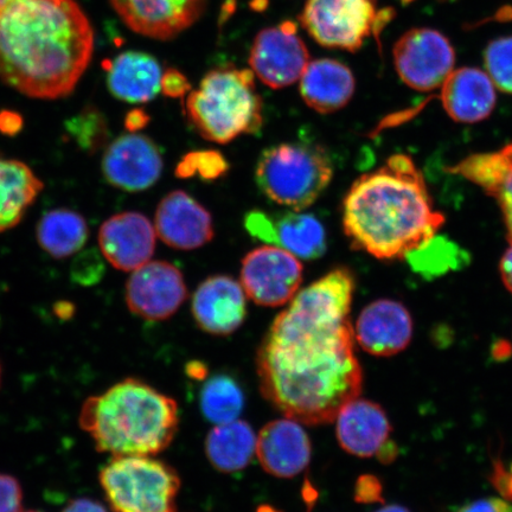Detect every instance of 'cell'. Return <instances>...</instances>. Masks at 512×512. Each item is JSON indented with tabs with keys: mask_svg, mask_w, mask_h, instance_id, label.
<instances>
[{
	"mask_svg": "<svg viewBox=\"0 0 512 512\" xmlns=\"http://www.w3.org/2000/svg\"><path fill=\"white\" fill-rule=\"evenodd\" d=\"M499 271H501L504 286L512 293V242H510V247L502 256Z\"/></svg>",
	"mask_w": 512,
	"mask_h": 512,
	"instance_id": "obj_42",
	"label": "cell"
},
{
	"mask_svg": "<svg viewBox=\"0 0 512 512\" xmlns=\"http://www.w3.org/2000/svg\"><path fill=\"white\" fill-rule=\"evenodd\" d=\"M44 188L27 164L0 158V233L23 220Z\"/></svg>",
	"mask_w": 512,
	"mask_h": 512,
	"instance_id": "obj_26",
	"label": "cell"
},
{
	"mask_svg": "<svg viewBox=\"0 0 512 512\" xmlns=\"http://www.w3.org/2000/svg\"><path fill=\"white\" fill-rule=\"evenodd\" d=\"M245 394L238 381L229 375L211 377L200 393V407L204 418L214 425L238 420L245 408Z\"/></svg>",
	"mask_w": 512,
	"mask_h": 512,
	"instance_id": "obj_29",
	"label": "cell"
},
{
	"mask_svg": "<svg viewBox=\"0 0 512 512\" xmlns=\"http://www.w3.org/2000/svg\"><path fill=\"white\" fill-rule=\"evenodd\" d=\"M355 501L362 504L383 503V489L380 479L373 475H364L357 479Z\"/></svg>",
	"mask_w": 512,
	"mask_h": 512,
	"instance_id": "obj_36",
	"label": "cell"
},
{
	"mask_svg": "<svg viewBox=\"0 0 512 512\" xmlns=\"http://www.w3.org/2000/svg\"><path fill=\"white\" fill-rule=\"evenodd\" d=\"M309 63V50L292 22L260 31L249 56L254 75L273 89L290 87L302 79Z\"/></svg>",
	"mask_w": 512,
	"mask_h": 512,
	"instance_id": "obj_11",
	"label": "cell"
},
{
	"mask_svg": "<svg viewBox=\"0 0 512 512\" xmlns=\"http://www.w3.org/2000/svg\"><path fill=\"white\" fill-rule=\"evenodd\" d=\"M393 55L400 79L420 92L443 86L456 62L450 41L439 31L426 28L406 32L396 42Z\"/></svg>",
	"mask_w": 512,
	"mask_h": 512,
	"instance_id": "obj_9",
	"label": "cell"
},
{
	"mask_svg": "<svg viewBox=\"0 0 512 512\" xmlns=\"http://www.w3.org/2000/svg\"><path fill=\"white\" fill-rule=\"evenodd\" d=\"M156 228L137 211H125L102 223L100 252L117 270L133 272L151 261L156 249Z\"/></svg>",
	"mask_w": 512,
	"mask_h": 512,
	"instance_id": "obj_16",
	"label": "cell"
},
{
	"mask_svg": "<svg viewBox=\"0 0 512 512\" xmlns=\"http://www.w3.org/2000/svg\"><path fill=\"white\" fill-rule=\"evenodd\" d=\"M335 420L339 445L356 457L377 456L392 433V425L384 409L369 400L357 398L350 401Z\"/></svg>",
	"mask_w": 512,
	"mask_h": 512,
	"instance_id": "obj_21",
	"label": "cell"
},
{
	"mask_svg": "<svg viewBox=\"0 0 512 512\" xmlns=\"http://www.w3.org/2000/svg\"><path fill=\"white\" fill-rule=\"evenodd\" d=\"M23 512H42V511H37V510H29V511H23Z\"/></svg>",
	"mask_w": 512,
	"mask_h": 512,
	"instance_id": "obj_48",
	"label": "cell"
},
{
	"mask_svg": "<svg viewBox=\"0 0 512 512\" xmlns=\"http://www.w3.org/2000/svg\"><path fill=\"white\" fill-rule=\"evenodd\" d=\"M163 70L155 57L126 51L107 68V86L115 98L130 104H145L162 91Z\"/></svg>",
	"mask_w": 512,
	"mask_h": 512,
	"instance_id": "obj_25",
	"label": "cell"
},
{
	"mask_svg": "<svg viewBox=\"0 0 512 512\" xmlns=\"http://www.w3.org/2000/svg\"><path fill=\"white\" fill-rule=\"evenodd\" d=\"M23 490L18 479L0 473V512H22Z\"/></svg>",
	"mask_w": 512,
	"mask_h": 512,
	"instance_id": "obj_35",
	"label": "cell"
},
{
	"mask_svg": "<svg viewBox=\"0 0 512 512\" xmlns=\"http://www.w3.org/2000/svg\"><path fill=\"white\" fill-rule=\"evenodd\" d=\"M458 255V247L454 243L435 235L426 245L409 254L406 260L415 272L437 277L435 274H443L458 266L459 259L464 258Z\"/></svg>",
	"mask_w": 512,
	"mask_h": 512,
	"instance_id": "obj_30",
	"label": "cell"
},
{
	"mask_svg": "<svg viewBox=\"0 0 512 512\" xmlns=\"http://www.w3.org/2000/svg\"><path fill=\"white\" fill-rule=\"evenodd\" d=\"M191 310L198 328L207 334L232 335L247 316L246 292L232 277L215 275L197 287Z\"/></svg>",
	"mask_w": 512,
	"mask_h": 512,
	"instance_id": "obj_17",
	"label": "cell"
},
{
	"mask_svg": "<svg viewBox=\"0 0 512 512\" xmlns=\"http://www.w3.org/2000/svg\"><path fill=\"white\" fill-rule=\"evenodd\" d=\"M187 297L182 272L166 261H149L137 268L125 287L128 310L150 322L174 316Z\"/></svg>",
	"mask_w": 512,
	"mask_h": 512,
	"instance_id": "obj_12",
	"label": "cell"
},
{
	"mask_svg": "<svg viewBox=\"0 0 512 512\" xmlns=\"http://www.w3.org/2000/svg\"><path fill=\"white\" fill-rule=\"evenodd\" d=\"M150 117L143 110H133L126 115L125 126L128 132L138 133L149 124Z\"/></svg>",
	"mask_w": 512,
	"mask_h": 512,
	"instance_id": "obj_41",
	"label": "cell"
},
{
	"mask_svg": "<svg viewBox=\"0 0 512 512\" xmlns=\"http://www.w3.org/2000/svg\"><path fill=\"white\" fill-rule=\"evenodd\" d=\"M14 2L15 0H0V11H2L4 8H6V6Z\"/></svg>",
	"mask_w": 512,
	"mask_h": 512,
	"instance_id": "obj_47",
	"label": "cell"
},
{
	"mask_svg": "<svg viewBox=\"0 0 512 512\" xmlns=\"http://www.w3.org/2000/svg\"><path fill=\"white\" fill-rule=\"evenodd\" d=\"M36 238L44 252L54 259H66L82 251L89 238L85 217L70 209H54L41 217Z\"/></svg>",
	"mask_w": 512,
	"mask_h": 512,
	"instance_id": "obj_28",
	"label": "cell"
},
{
	"mask_svg": "<svg viewBox=\"0 0 512 512\" xmlns=\"http://www.w3.org/2000/svg\"><path fill=\"white\" fill-rule=\"evenodd\" d=\"M133 31L156 40H171L194 25L207 0H110Z\"/></svg>",
	"mask_w": 512,
	"mask_h": 512,
	"instance_id": "obj_15",
	"label": "cell"
},
{
	"mask_svg": "<svg viewBox=\"0 0 512 512\" xmlns=\"http://www.w3.org/2000/svg\"><path fill=\"white\" fill-rule=\"evenodd\" d=\"M413 337V319L405 305L380 299L364 307L358 317L355 339L364 351L388 357L405 350Z\"/></svg>",
	"mask_w": 512,
	"mask_h": 512,
	"instance_id": "obj_19",
	"label": "cell"
},
{
	"mask_svg": "<svg viewBox=\"0 0 512 512\" xmlns=\"http://www.w3.org/2000/svg\"><path fill=\"white\" fill-rule=\"evenodd\" d=\"M256 437L253 428L246 421L235 420L216 425L208 433L206 454L217 471L239 472L252 462L256 452Z\"/></svg>",
	"mask_w": 512,
	"mask_h": 512,
	"instance_id": "obj_27",
	"label": "cell"
},
{
	"mask_svg": "<svg viewBox=\"0 0 512 512\" xmlns=\"http://www.w3.org/2000/svg\"><path fill=\"white\" fill-rule=\"evenodd\" d=\"M190 91V83L176 69H169L163 74L162 92L169 98H182Z\"/></svg>",
	"mask_w": 512,
	"mask_h": 512,
	"instance_id": "obj_37",
	"label": "cell"
},
{
	"mask_svg": "<svg viewBox=\"0 0 512 512\" xmlns=\"http://www.w3.org/2000/svg\"><path fill=\"white\" fill-rule=\"evenodd\" d=\"M104 255L98 249L80 251L70 267V277L80 286H93L104 278L106 272Z\"/></svg>",
	"mask_w": 512,
	"mask_h": 512,
	"instance_id": "obj_34",
	"label": "cell"
},
{
	"mask_svg": "<svg viewBox=\"0 0 512 512\" xmlns=\"http://www.w3.org/2000/svg\"><path fill=\"white\" fill-rule=\"evenodd\" d=\"M302 281V262L283 248L262 246L242 261L241 285L255 304L278 307L290 303Z\"/></svg>",
	"mask_w": 512,
	"mask_h": 512,
	"instance_id": "obj_10",
	"label": "cell"
},
{
	"mask_svg": "<svg viewBox=\"0 0 512 512\" xmlns=\"http://www.w3.org/2000/svg\"><path fill=\"white\" fill-rule=\"evenodd\" d=\"M93 50L92 25L74 0H15L0 11V79L29 98L72 94Z\"/></svg>",
	"mask_w": 512,
	"mask_h": 512,
	"instance_id": "obj_2",
	"label": "cell"
},
{
	"mask_svg": "<svg viewBox=\"0 0 512 512\" xmlns=\"http://www.w3.org/2000/svg\"><path fill=\"white\" fill-rule=\"evenodd\" d=\"M0 380H2V367H0Z\"/></svg>",
	"mask_w": 512,
	"mask_h": 512,
	"instance_id": "obj_49",
	"label": "cell"
},
{
	"mask_svg": "<svg viewBox=\"0 0 512 512\" xmlns=\"http://www.w3.org/2000/svg\"><path fill=\"white\" fill-rule=\"evenodd\" d=\"M505 344L507 343H499L497 347H495L494 355L498 356L499 358H505L510 355V349L505 350Z\"/></svg>",
	"mask_w": 512,
	"mask_h": 512,
	"instance_id": "obj_46",
	"label": "cell"
},
{
	"mask_svg": "<svg viewBox=\"0 0 512 512\" xmlns=\"http://www.w3.org/2000/svg\"><path fill=\"white\" fill-rule=\"evenodd\" d=\"M251 69L211 70L196 91L188 94L185 115L204 139L227 144L261 130L262 101Z\"/></svg>",
	"mask_w": 512,
	"mask_h": 512,
	"instance_id": "obj_5",
	"label": "cell"
},
{
	"mask_svg": "<svg viewBox=\"0 0 512 512\" xmlns=\"http://www.w3.org/2000/svg\"><path fill=\"white\" fill-rule=\"evenodd\" d=\"M99 482L114 512H178L181 489L174 467L150 456L112 457Z\"/></svg>",
	"mask_w": 512,
	"mask_h": 512,
	"instance_id": "obj_7",
	"label": "cell"
},
{
	"mask_svg": "<svg viewBox=\"0 0 512 512\" xmlns=\"http://www.w3.org/2000/svg\"><path fill=\"white\" fill-rule=\"evenodd\" d=\"M374 0H309L300 22L320 46L361 49L377 25Z\"/></svg>",
	"mask_w": 512,
	"mask_h": 512,
	"instance_id": "obj_8",
	"label": "cell"
},
{
	"mask_svg": "<svg viewBox=\"0 0 512 512\" xmlns=\"http://www.w3.org/2000/svg\"><path fill=\"white\" fill-rule=\"evenodd\" d=\"M494 198L512 242V143L494 152L476 153L448 169Z\"/></svg>",
	"mask_w": 512,
	"mask_h": 512,
	"instance_id": "obj_23",
	"label": "cell"
},
{
	"mask_svg": "<svg viewBox=\"0 0 512 512\" xmlns=\"http://www.w3.org/2000/svg\"><path fill=\"white\" fill-rule=\"evenodd\" d=\"M444 223L424 176L406 155H394L358 178L343 202L344 233L352 247L380 260L406 259Z\"/></svg>",
	"mask_w": 512,
	"mask_h": 512,
	"instance_id": "obj_3",
	"label": "cell"
},
{
	"mask_svg": "<svg viewBox=\"0 0 512 512\" xmlns=\"http://www.w3.org/2000/svg\"><path fill=\"white\" fill-rule=\"evenodd\" d=\"M66 130L81 149L87 152L101 150L110 138L105 114L93 106L83 108L78 115L69 119Z\"/></svg>",
	"mask_w": 512,
	"mask_h": 512,
	"instance_id": "obj_31",
	"label": "cell"
},
{
	"mask_svg": "<svg viewBox=\"0 0 512 512\" xmlns=\"http://www.w3.org/2000/svg\"><path fill=\"white\" fill-rule=\"evenodd\" d=\"M255 454L262 469L270 475L292 478L309 466L312 446L302 424L286 418L274 420L262 428Z\"/></svg>",
	"mask_w": 512,
	"mask_h": 512,
	"instance_id": "obj_20",
	"label": "cell"
},
{
	"mask_svg": "<svg viewBox=\"0 0 512 512\" xmlns=\"http://www.w3.org/2000/svg\"><path fill=\"white\" fill-rule=\"evenodd\" d=\"M375 512H411L407 508L402 507V505L393 504V505H387V507H383L380 510H377Z\"/></svg>",
	"mask_w": 512,
	"mask_h": 512,
	"instance_id": "obj_45",
	"label": "cell"
},
{
	"mask_svg": "<svg viewBox=\"0 0 512 512\" xmlns=\"http://www.w3.org/2000/svg\"><path fill=\"white\" fill-rule=\"evenodd\" d=\"M245 226L255 239L283 248L298 259H318L328 247L323 224L302 211L270 216L254 210L246 216Z\"/></svg>",
	"mask_w": 512,
	"mask_h": 512,
	"instance_id": "obj_14",
	"label": "cell"
},
{
	"mask_svg": "<svg viewBox=\"0 0 512 512\" xmlns=\"http://www.w3.org/2000/svg\"><path fill=\"white\" fill-rule=\"evenodd\" d=\"M229 164L219 151H194L184 156L176 168V176H200L203 181H216L227 174Z\"/></svg>",
	"mask_w": 512,
	"mask_h": 512,
	"instance_id": "obj_33",
	"label": "cell"
},
{
	"mask_svg": "<svg viewBox=\"0 0 512 512\" xmlns=\"http://www.w3.org/2000/svg\"><path fill=\"white\" fill-rule=\"evenodd\" d=\"M101 166L106 182L112 187L138 192L150 189L159 181L164 160L151 138L130 132L107 146Z\"/></svg>",
	"mask_w": 512,
	"mask_h": 512,
	"instance_id": "obj_13",
	"label": "cell"
},
{
	"mask_svg": "<svg viewBox=\"0 0 512 512\" xmlns=\"http://www.w3.org/2000/svg\"><path fill=\"white\" fill-rule=\"evenodd\" d=\"M355 88L351 70L331 59L310 62L300 79V94L305 104L322 114L342 110L354 96Z\"/></svg>",
	"mask_w": 512,
	"mask_h": 512,
	"instance_id": "obj_24",
	"label": "cell"
},
{
	"mask_svg": "<svg viewBox=\"0 0 512 512\" xmlns=\"http://www.w3.org/2000/svg\"><path fill=\"white\" fill-rule=\"evenodd\" d=\"M79 425L98 452L112 457L156 456L176 437L178 405L150 384L130 377L89 396Z\"/></svg>",
	"mask_w": 512,
	"mask_h": 512,
	"instance_id": "obj_4",
	"label": "cell"
},
{
	"mask_svg": "<svg viewBox=\"0 0 512 512\" xmlns=\"http://www.w3.org/2000/svg\"><path fill=\"white\" fill-rule=\"evenodd\" d=\"M155 228L165 245L181 251L201 248L214 238L213 217L182 190L172 191L160 201Z\"/></svg>",
	"mask_w": 512,
	"mask_h": 512,
	"instance_id": "obj_18",
	"label": "cell"
},
{
	"mask_svg": "<svg viewBox=\"0 0 512 512\" xmlns=\"http://www.w3.org/2000/svg\"><path fill=\"white\" fill-rule=\"evenodd\" d=\"M62 512H108L105 505L88 497L73 499Z\"/></svg>",
	"mask_w": 512,
	"mask_h": 512,
	"instance_id": "obj_40",
	"label": "cell"
},
{
	"mask_svg": "<svg viewBox=\"0 0 512 512\" xmlns=\"http://www.w3.org/2000/svg\"><path fill=\"white\" fill-rule=\"evenodd\" d=\"M23 127V119L16 112L3 111L0 113V132L6 136H15L21 132Z\"/></svg>",
	"mask_w": 512,
	"mask_h": 512,
	"instance_id": "obj_39",
	"label": "cell"
},
{
	"mask_svg": "<svg viewBox=\"0 0 512 512\" xmlns=\"http://www.w3.org/2000/svg\"><path fill=\"white\" fill-rule=\"evenodd\" d=\"M398 453V447H396L392 440H389L388 443L381 448L380 452L377 453V458H379L382 463L389 464L398 456Z\"/></svg>",
	"mask_w": 512,
	"mask_h": 512,
	"instance_id": "obj_43",
	"label": "cell"
},
{
	"mask_svg": "<svg viewBox=\"0 0 512 512\" xmlns=\"http://www.w3.org/2000/svg\"><path fill=\"white\" fill-rule=\"evenodd\" d=\"M444 110L459 124H477L494 112L496 86L490 76L477 68L453 70L441 86Z\"/></svg>",
	"mask_w": 512,
	"mask_h": 512,
	"instance_id": "obj_22",
	"label": "cell"
},
{
	"mask_svg": "<svg viewBox=\"0 0 512 512\" xmlns=\"http://www.w3.org/2000/svg\"><path fill=\"white\" fill-rule=\"evenodd\" d=\"M355 287L349 268H335L298 292L261 342V393L286 418L329 424L360 396L363 371L350 322Z\"/></svg>",
	"mask_w": 512,
	"mask_h": 512,
	"instance_id": "obj_1",
	"label": "cell"
},
{
	"mask_svg": "<svg viewBox=\"0 0 512 512\" xmlns=\"http://www.w3.org/2000/svg\"><path fill=\"white\" fill-rule=\"evenodd\" d=\"M334 165L316 143L294 142L268 147L255 169L256 184L274 203L302 211L329 187Z\"/></svg>",
	"mask_w": 512,
	"mask_h": 512,
	"instance_id": "obj_6",
	"label": "cell"
},
{
	"mask_svg": "<svg viewBox=\"0 0 512 512\" xmlns=\"http://www.w3.org/2000/svg\"><path fill=\"white\" fill-rule=\"evenodd\" d=\"M457 512H512V505L501 498H483L464 505Z\"/></svg>",
	"mask_w": 512,
	"mask_h": 512,
	"instance_id": "obj_38",
	"label": "cell"
},
{
	"mask_svg": "<svg viewBox=\"0 0 512 512\" xmlns=\"http://www.w3.org/2000/svg\"><path fill=\"white\" fill-rule=\"evenodd\" d=\"M187 374L191 379L203 380L208 375V369L202 362H190L187 366Z\"/></svg>",
	"mask_w": 512,
	"mask_h": 512,
	"instance_id": "obj_44",
	"label": "cell"
},
{
	"mask_svg": "<svg viewBox=\"0 0 512 512\" xmlns=\"http://www.w3.org/2000/svg\"><path fill=\"white\" fill-rule=\"evenodd\" d=\"M484 63L496 88L512 94V36L492 41L485 50Z\"/></svg>",
	"mask_w": 512,
	"mask_h": 512,
	"instance_id": "obj_32",
	"label": "cell"
}]
</instances>
